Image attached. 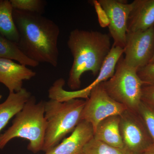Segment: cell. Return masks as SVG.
I'll return each mask as SVG.
<instances>
[{
	"mask_svg": "<svg viewBox=\"0 0 154 154\" xmlns=\"http://www.w3.org/2000/svg\"><path fill=\"white\" fill-rule=\"evenodd\" d=\"M137 73L144 85H154V63H149L140 69L138 70Z\"/></svg>",
	"mask_w": 154,
	"mask_h": 154,
	"instance_id": "obj_21",
	"label": "cell"
},
{
	"mask_svg": "<svg viewBox=\"0 0 154 154\" xmlns=\"http://www.w3.org/2000/svg\"><path fill=\"white\" fill-rule=\"evenodd\" d=\"M154 63V55L153 57L152 58V60H151L150 62L149 63Z\"/></svg>",
	"mask_w": 154,
	"mask_h": 154,
	"instance_id": "obj_24",
	"label": "cell"
},
{
	"mask_svg": "<svg viewBox=\"0 0 154 154\" xmlns=\"http://www.w3.org/2000/svg\"><path fill=\"white\" fill-rule=\"evenodd\" d=\"M137 112L144 122L154 144V107L141 101Z\"/></svg>",
	"mask_w": 154,
	"mask_h": 154,
	"instance_id": "obj_20",
	"label": "cell"
},
{
	"mask_svg": "<svg viewBox=\"0 0 154 154\" xmlns=\"http://www.w3.org/2000/svg\"><path fill=\"white\" fill-rule=\"evenodd\" d=\"M82 154H127L123 150L96 140L94 137L83 149Z\"/></svg>",
	"mask_w": 154,
	"mask_h": 154,
	"instance_id": "obj_18",
	"label": "cell"
},
{
	"mask_svg": "<svg viewBox=\"0 0 154 154\" xmlns=\"http://www.w3.org/2000/svg\"><path fill=\"white\" fill-rule=\"evenodd\" d=\"M123 53V48L113 45L96 79L88 87L81 90L84 99H88L91 91L94 88L107 81L113 75L116 64Z\"/></svg>",
	"mask_w": 154,
	"mask_h": 154,
	"instance_id": "obj_15",
	"label": "cell"
},
{
	"mask_svg": "<svg viewBox=\"0 0 154 154\" xmlns=\"http://www.w3.org/2000/svg\"><path fill=\"white\" fill-rule=\"evenodd\" d=\"M140 154H154V145L145 151Z\"/></svg>",
	"mask_w": 154,
	"mask_h": 154,
	"instance_id": "obj_23",
	"label": "cell"
},
{
	"mask_svg": "<svg viewBox=\"0 0 154 154\" xmlns=\"http://www.w3.org/2000/svg\"><path fill=\"white\" fill-rule=\"evenodd\" d=\"M141 101L154 107V85H143L142 88Z\"/></svg>",
	"mask_w": 154,
	"mask_h": 154,
	"instance_id": "obj_22",
	"label": "cell"
},
{
	"mask_svg": "<svg viewBox=\"0 0 154 154\" xmlns=\"http://www.w3.org/2000/svg\"><path fill=\"white\" fill-rule=\"evenodd\" d=\"M46 129L44 102L36 103L31 96L16 115L11 126L0 135V149L14 138L21 137L29 141L28 149L36 153L42 151Z\"/></svg>",
	"mask_w": 154,
	"mask_h": 154,
	"instance_id": "obj_3",
	"label": "cell"
},
{
	"mask_svg": "<svg viewBox=\"0 0 154 154\" xmlns=\"http://www.w3.org/2000/svg\"><path fill=\"white\" fill-rule=\"evenodd\" d=\"M119 131L123 151L140 154L154 145L144 122L137 112L126 109L119 115Z\"/></svg>",
	"mask_w": 154,
	"mask_h": 154,
	"instance_id": "obj_6",
	"label": "cell"
},
{
	"mask_svg": "<svg viewBox=\"0 0 154 154\" xmlns=\"http://www.w3.org/2000/svg\"><path fill=\"white\" fill-rule=\"evenodd\" d=\"M14 8L8 0H0V34L18 43L19 35L13 17Z\"/></svg>",
	"mask_w": 154,
	"mask_h": 154,
	"instance_id": "obj_16",
	"label": "cell"
},
{
	"mask_svg": "<svg viewBox=\"0 0 154 154\" xmlns=\"http://www.w3.org/2000/svg\"><path fill=\"white\" fill-rule=\"evenodd\" d=\"M31 96L30 92L24 88L19 92L9 93L5 101L0 104V132L22 110Z\"/></svg>",
	"mask_w": 154,
	"mask_h": 154,
	"instance_id": "obj_14",
	"label": "cell"
},
{
	"mask_svg": "<svg viewBox=\"0 0 154 154\" xmlns=\"http://www.w3.org/2000/svg\"><path fill=\"white\" fill-rule=\"evenodd\" d=\"M13 8L29 13L42 14L46 2L43 0H10Z\"/></svg>",
	"mask_w": 154,
	"mask_h": 154,
	"instance_id": "obj_19",
	"label": "cell"
},
{
	"mask_svg": "<svg viewBox=\"0 0 154 154\" xmlns=\"http://www.w3.org/2000/svg\"><path fill=\"white\" fill-rule=\"evenodd\" d=\"M0 58L17 61L26 66L36 67L39 63L25 56L17 43L7 39L0 34Z\"/></svg>",
	"mask_w": 154,
	"mask_h": 154,
	"instance_id": "obj_17",
	"label": "cell"
},
{
	"mask_svg": "<svg viewBox=\"0 0 154 154\" xmlns=\"http://www.w3.org/2000/svg\"><path fill=\"white\" fill-rule=\"evenodd\" d=\"M119 123V116H113L105 119L99 122L94 130V138L123 150Z\"/></svg>",
	"mask_w": 154,
	"mask_h": 154,
	"instance_id": "obj_13",
	"label": "cell"
},
{
	"mask_svg": "<svg viewBox=\"0 0 154 154\" xmlns=\"http://www.w3.org/2000/svg\"><path fill=\"white\" fill-rule=\"evenodd\" d=\"M94 135V129L90 123L82 120L72 134L45 154H82L83 149Z\"/></svg>",
	"mask_w": 154,
	"mask_h": 154,
	"instance_id": "obj_10",
	"label": "cell"
},
{
	"mask_svg": "<svg viewBox=\"0 0 154 154\" xmlns=\"http://www.w3.org/2000/svg\"><path fill=\"white\" fill-rule=\"evenodd\" d=\"M137 71L125 63L122 56L116 64L114 74L102 83L105 91L113 100L136 112L141 102L142 88L144 84Z\"/></svg>",
	"mask_w": 154,
	"mask_h": 154,
	"instance_id": "obj_5",
	"label": "cell"
},
{
	"mask_svg": "<svg viewBox=\"0 0 154 154\" xmlns=\"http://www.w3.org/2000/svg\"><path fill=\"white\" fill-rule=\"evenodd\" d=\"M125 63L137 70L150 63L154 55V26L142 31L127 33Z\"/></svg>",
	"mask_w": 154,
	"mask_h": 154,
	"instance_id": "obj_8",
	"label": "cell"
},
{
	"mask_svg": "<svg viewBox=\"0 0 154 154\" xmlns=\"http://www.w3.org/2000/svg\"><path fill=\"white\" fill-rule=\"evenodd\" d=\"M127 23V33L142 31L154 26V0H134Z\"/></svg>",
	"mask_w": 154,
	"mask_h": 154,
	"instance_id": "obj_12",
	"label": "cell"
},
{
	"mask_svg": "<svg viewBox=\"0 0 154 154\" xmlns=\"http://www.w3.org/2000/svg\"><path fill=\"white\" fill-rule=\"evenodd\" d=\"M67 46L73 58L67 84L73 90L81 87L85 72L98 75L111 49L110 36L97 31L75 29L70 33Z\"/></svg>",
	"mask_w": 154,
	"mask_h": 154,
	"instance_id": "obj_2",
	"label": "cell"
},
{
	"mask_svg": "<svg viewBox=\"0 0 154 154\" xmlns=\"http://www.w3.org/2000/svg\"><path fill=\"white\" fill-rule=\"evenodd\" d=\"M36 75L26 66L11 60L0 58V83L8 88L10 93L21 91L23 81L30 80Z\"/></svg>",
	"mask_w": 154,
	"mask_h": 154,
	"instance_id": "obj_11",
	"label": "cell"
},
{
	"mask_svg": "<svg viewBox=\"0 0 154 154\" xmlns=\"http://www.w3.org/2000/svg\"><path fill=\"white\" fill-rule=\"evenodd\" d=\"M85 101L72 99L60 102L51 99L44 102L46 129L42 151L46 152L57 145L82 121Z\"/></svg>",
	"mask_w": 154,
	"mask_h": 154,
	"instance_id": "obj_4",
	"label": "cell"
},
{
	"mask_svg": "<svg viewBox=\"0 0 154 154\" xmlns=\"http://www.w3.org/2000/svg\"><path fill=\"white\" fill-rule=\"evenodd\" d=\"M127 108L111 98L102 84L94 88L85 101L81 115V120L89 122L94 131L100 122L113 116H119Z\"/></svg>",
	"mask_w": 154,
	"mask_h": 154,
	"instance_id": "obj_7",
	"label": "cell"
},
{
	"mask_svg": "<svg viewBox=\"0 0 154 154\" xmlns=\"http://www.w3.org/2000/svg\"><path fill=\"white\" fill-rule=\"evenodd\" d=\"M108 19V28L113 45L124 48L125 45L127 23L132 5L117 0H99Z\"/></svg>",
	"mask_w": 154,
	"mask_h": 154,
	"instance_id": "obj_9",
	"label": "cell"
},
{
	"mask_svg": "<svg viewBox=\"0 0 154 154\" xmlns=\"http://www.w3.org/2000/svg\"><path fill=\"white\" fill-rule=\"evenodd\" d=\"M13 17L19 35L17 45L25 56L36 62L54 67L58 64V25L42 14L14 9Z\"/></svg>",
	"mask_w": 154,
	"mask_h": 154,
	"instance_id": "obj_1",
	"label": "cell"
}]
</instances>
